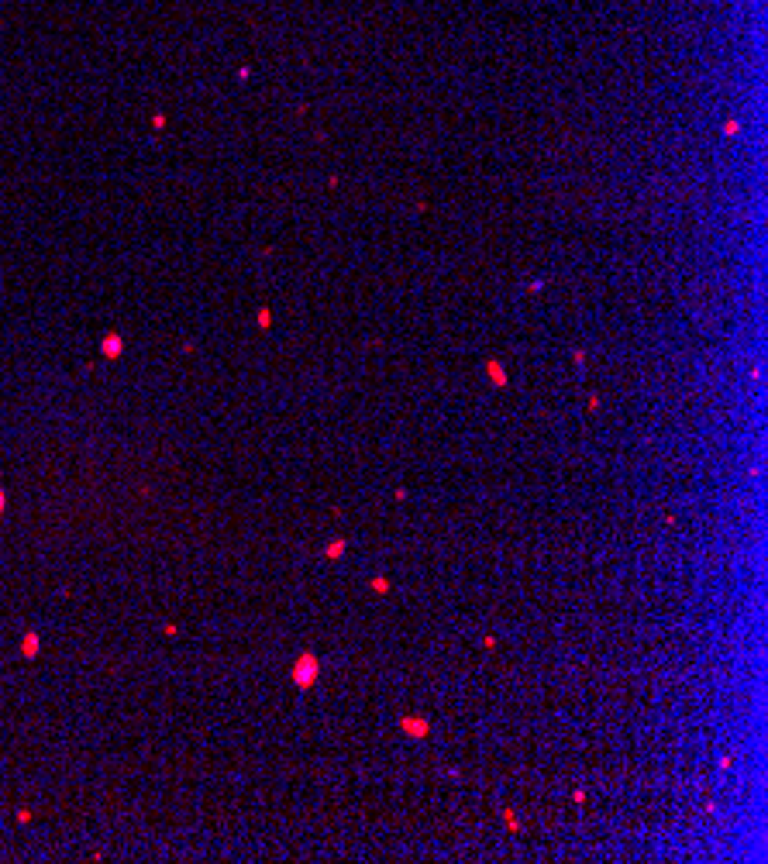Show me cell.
Wrapping results in <instances>:
<instances>
[{
  "instance_id": "1",
  "label": "cell",
  "mask_w": 768,
  "mask_h": 864,
  "mask_svg": "<svg viewBox=\"0 0 768 864\" xmlns=\"http://www.w3.org/2000/svg\"><path fill=\"white\" fill-rule=\"evenodd\" d=\"M290 679H293V686L300 688V692L314 688L317 679H320V658H317L314 651H303V654L293 661V668H290Z\"/></svg>"
},
{
  "instance_id": "2",
  "label": "cell",
  "mask_w": 768,
  "mask_h": 864,
  "mask_svg": "<svg viewBox=\"0 0 768 864\" xmlns=\"http://www.w3.org/2000/svg\"><path fill=\"white\" fill-rule=\"evenodd\" d=\"M400 730L410 733V737H428L431 733V720H424V716H403L400 720Z\"/></svg>"
},
{
  "instance_id": "3",
  "label": "cell",
  "mask_w": 768,
  "mask_h": 864,
  "mask_svg": "<svg viewBox=\"0 0 768 864\" xmlns=\"http://www.w3.org/2000/svg\"><path fill=\"white\" fill-rule=\"evenodd\" d=\"M39 651H41V637L35 634V630H28V634L21 637V654H24V658H39Z\"/></svg>"
},
{
  "instance_id": "4",
  "label": "cell",
  "mask_w": 768,
  "mask_h": 864,
  "mask_svg": "<svg viewBox=\"0 0 768 864\" xmlns=\"http://www.w3.org/2000/svg\"><path fill=\"white\" fill-rule=\"evenodd\" d=\"M345 551H348V541H345V537H335V541H328V544H324V558H331V561H335V558H341Z\"/></svg>"
},
{
  "instance_id": "5",
  "label": "cell",
  "mask_w": 768,
  "mask_h": 864,
  "mask_svg": "<svg viewBox=\"0 0 768 864\" xmlns=\"http://www.w3.org/2000/svg\"><path fill=\"white\" fill-rule=\"evenodd\" d=\"M121 352H124V341H121L118 334H107V337H103V355H107V358H118Z\"/></svg>"
},
{
  "instance_id": "6",
  "label": "cell",
  "mask_w": 768,
  "mask_h": 864,
  "mask_svg": "<svg viewBox=\"0 0 768 864\" xmlns=\"http://www.w3.org/2000/svg\"><path fill=\"white\" fill-rule=\"evenodd\" d=\"M486 372H490V379L496 382V386H507V372H503L500 362H486Z\"/></svg>"
},
{
  "instance_id": "7",
  "label": "cell",
  "mask_w": 768,
  "mask_h": 864,
  "mask_svg": "<svg viewBox=\"0 0 768 864\" xmlns=\"http://www.w3.org/2000/svg\"><path fill=\"white\" fill-rule=\"evenodd\" d=\"M373 592H379V596H383V592H390V579L375 575V579H373Z\"/></svg>"
},
{
  "instance_id": "8",
  "label": "cell",
  "mask_w": 768,
  "mask_h": 864,
  "mask_svg": "<svg viewBox=\"0 0 768 864\" xmlns=\"http://www.w3.org/2000/svg\"><path fill=\"white\" fill-rule=\"evenodd\" d=\"M31 816H35L31 809H18V820H21V823H31Z\"/></svg>"
},
{
  "instance_id": "9",
  "label": "cell",
  "mask_w": 768,
  "mask_h": 864,
  "mask_svg": "<svg viewBox=\"0 0 768 864\" xmlns=\"http://www.w3.org/2000/svg\"><path fill=\"white\" fill-rule=\"evenodd\" d=\"M4 513H7V492H4V486H0V520H4Z\"/></svg>"
}]
</instances>
